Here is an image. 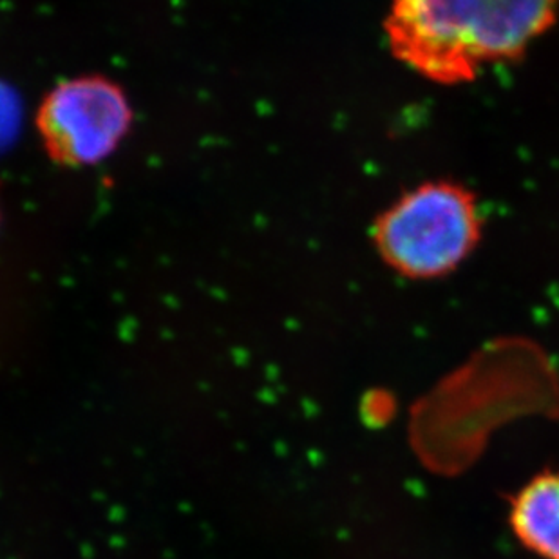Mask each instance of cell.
<instances>
[{
    "label": "cell",
    "mask_w": 559,
    "mask_h": 559,
    "mask_svg": "<svg viewBox=\"0 0 559 559\" xmlns=\"http://www.w3.org/2000/svg\"><path fill=\"white\" fill-rule=\"evenodd\" d=\"M559 0H393L391 53L437 84H465L518 59L555 26Z\"/></svg>",
    "instance_id": "6da1fadb"
},
{
    "label": "cell",
    "mask_w": 559,
    "mask_h": 559,
    "mask_svg": "<svg viewBox=\"0 0 559 559\" xmlns=\"http://www.w3.org/2000/svg\"><path fill=\"white\" fill-rule=\"evenodd\" d=\"M484 222L475 195L453 181H431L402 195L374 222V249L396 274L437 280L480 243Z\"/></svg>",
    "instance_id": "7a4b0ae2"
},
{
    "label": "cell",
    "mask_w": 559,
    "mask_h": 559,
    "mask_svg": "<svg viewBox=\"0 0 559 559\" xmlns=\"http://www.w3.org/2000/svg\"><path fill=\"white\" fill-rule=\"evenodd\" d=\"M129 106L117 85L102 79L73 80L46 98L38 115L44 142L66 164L107 158L129 127Z\"/></svg>",
    "instance_id": "3957f363"
},
{
    "label": "cell",
    "mask_w": 559,
    "mask_h": 559,
    "mask_svg": "<svg viewBox=\"0 0 559 559\" xmlns=\"http://www.w3.org/2000/svg\"><path fill=\"white\" fill-rule=\"evenodd\" d=\"M511 527L523 547L559 559V471L534 476L511 506Z\"/></svg>",
    "instance_id": "277c9868"
},
{
    "label": "cell",
    "mask_w": 559,
    "mask_h": 559,
    "mask_svg": "<svg viewBox=\"0 0 559 559\" xmlns=\"http://www.w3.org/2000/svg\"><path fill=\"white\" fill-rule=\"evenodd\" d=\"M21 127V104L15 93L0 84V153L10 147Z\"/></svg>",
    "instance_id": "5b68a950"
}]
</instances>
